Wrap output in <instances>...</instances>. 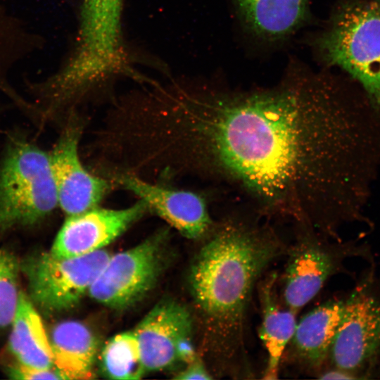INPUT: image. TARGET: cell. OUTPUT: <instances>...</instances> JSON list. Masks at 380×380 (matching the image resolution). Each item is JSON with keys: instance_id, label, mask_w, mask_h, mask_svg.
I'll use <instances>...</instances> for the list:
<instances>
[{"instance_id": "obj_19", "label": "cell", "mask_w": 380, "mask_h": 380, "mask_svg": "<svg viewBox=\"0 0 380 380\" xmlns=\"http://www.w3.org/2000/svg\"><path fill=\"white\" fill-rule=\"evenodd\" d=\"M20 265L16 258L0 249V328L9 325L18 305Z\"/></svg>"}, {"instance_id": "obj_18", "label": "cell", "mask_w": 380, "mask_h": 380, "mask_svg": "<svg viewBox=\"0 0 380 380\" xmlns=\"http://www.w3.org/2000/svg\"><path fill=\"white\" fill-rule=\"evenodd\" d=\"M101 369L112 379H139L145 374L134 331H125L112 337L103 348Z\"/></svg>"}, {"instance_id": "obj_11", "label": "cell", "mask_w": 380, "mask_h": 380, "mask_svg": "<svg viewBox=\"0 0 380 380\" xmlns=\"http://www.w3.org/2000/svg\"><path fill=\"white\" fill-rule=\"evenodd\" d=\"M148 210L141 200L122 209L98 206L68 216L50 253L59 258H71L103 249Z\"/></svg>"}, {"instance_id": "obj_9", "label": "cell", "mask_w": 380, "mask_h": 380, "mask_svg": "<svg viewBox=\"0 0 380 380\" xmlns=\"http://www.w3.org/2000/svg\"><path fill=\"white\" fill-rule=\"evenodd\" d=\"M134 331L145 373L163 371L179 362L187 364L197 357L191 314L177 301L159 302Z\"/></svg>"}, {"instance_id": "obj_3", "label": "cell", "mask_w": 380, "mask_h": 380, "mask_svg": "<svg viewBox=\"0 0 380 380\" xmlns=\"http://www.w3.org/2000/svg\"><path fill=\"white\" fill-rule=\"evenodd\" d=\"M311 44L325 65L360 87L380 118V2L342 0Z\"/></svg>"}, {"instance_id": "obj_12", "label": "cell", "mask_w": 380, "mask_h": 380, "mask_svg": "<svg viewBox=\"0 0 380 380\" xmlns=\"http://www.w3.org/2000/svg\"><path fill=\"white\" fill-rule=\"evenodd\" d=\"M80 133L78 126L66 127L49 154L58 205L67 216L98 206L109 189L107 180L92 175L82 163Z\"/></svg>"}, {"instance_id": "obj_1", "label": "cell", "mask_w": 380, "mask_h": 380, "mask_svg": "<svg viewBox=\"0 0 380 380\" xmlns=\"http://www.w3.org/2000/svg\"><path fill=\"white\" fill-rule=\"evenodd\" d=\"M180 166L235 191L263 218L333 239L367 214L380 118L355 82L293 63L270 87H204L167 115Z\"/></svg>"}, {"instance_id": "obj_17", "label": "cell", "mask_w": 380, "mask_h": 380, "mask_svg": "<svg viewBox=\"0 0 380 380\" xmlns=\"http://www.w3.org/2000/svg\"><path fill=\"white\" fill-rule=\"evenodd\" d=\"M11 324L9 346L19 363L37 368L54 367L50 341L42 319L22 291Z\"/></svg>"}, {"instance_id": "obj_16", "label": "cell", "mask_w": 380, "mask_h": 380, "mask_svg": "<svg viewBox=\"0 0 380 380\" xmlns=\"http://www.w3.org/2000/svg\"><path fill=\"white\" fill-rule=\"evenodd\" d=\"M50 343L53 365L65 379L94 377L98 343L88 327L75 320L61 322L53 327Z\"/></svg>"}, {"instance_id": "obj_10", "label": "cell", "mask_w": 380, "mask_h": 380, "mask_svg": "<svg viewBox=\"0 0 380 380\" xmlns=\"http://www.w3.org/2000/svg\"><path fill=\"white\" fill-rule=\"evenodd\" d=\"M113 177L115 183L142 201L148 210L186 238H202L214 227L206 200L198 193L165 187L129 172L118 173Z\"/></svg>"}, {"instance_id": "obj_15", "label": "cell", "mask_w": 380, "mask_h": 380, "mask_svg": "<svg viewBox=\"0 0 380 380\" xmlns=\"http://www.w3.org/2000/svg\"><path fill=\"white\" fill-rule=\"evenodd\" d=\"M277 279L276 273L270 274L261 281L259 288L262 312L259 336L267 354L262 379L270 380L278 378L281 357L297 324V312L278 300Z\"/></svg>"}, {"instance_id": "obj_7", "label": "cell", "mask_w": 380, "mask_h": 380, "mask_svg": "<svg viewBox=\"0 0 380 380\" xmlns=\"http://www.w3.org/2000/svg\"><path fill=\"white\" fill-rule=\"evenodd\" d=\"M110 255L103 249L71 258L50 252L25 266L33 301L46 311L68 309L77 304L96 279Z\"/></svg>"}, {"instance_id": "obj_14", "label": "cell", "mask_w": 380, "mask_h": 380, "mask_svg": "<svg viewBox=\"0 0 380 380\" xmlns=\"http://www.w3.org/2000/svg\"><path fill=\"white\" fill-rule=\"evenodd\" d=\"M343 308V301L324 303L306 313L297 322L288 346L298 364L310 371H319L329 356Z\"/></svg>"}, {"instance_id": "obj_20", "label": "cell", "mask_w": 380, "mask_h": 380, "mask_svg": "<svg viewBox=\"0 0 380 380\" xmlns=\"http://www.w3.org/2000/svg\"><path fill=\"white\" fill-rule=\"evenodd\" d=\"M15 379H65L63 375L55 367L37 368L18 363L10 372Z\"/></svg>"}, {"instance_id": "obj_6", "label": "cell", "mask_w": 380, "mask_h": 380, "mask_svg": "<svg viewBox=\"0 0 380 380\" xmlns=\"http://www.w3.org/2000/svg\"><path fill=\"white\" fill-rule=\"evenodd\" d=\"M167 256L165 233H158L133 248L110 255L88 293L107 307H129L156 284Z\"/></svg>"}, {"instance_id": "obj_23", "label": "cell", "mask_w": 380, "mask_h": 380, "mask_svg": "<svg viewBox=\"0 0 380 380\" xmlns=\"http://www.w3.org/2000/svg\"><path fill=\"white\" fill-rule=\"evenodd\" d=\"M374 1H379V2H380V0H374Z\"/></svg>"}, {"instance_id": "obj_4", "label": "cell", "mask_w": 380, "mask_h": 380, "mask_svg": "<svg viewBox=\"0 0 380 380\" xmlns=\"http://www.w3.org/2000/svg\"><path fill=\"white\" fill-rule=\"evenodd\" d=\"M58 205L49 154L23 140L0 163V229L34 224Z\"/></svg>"}, {"instance_id": "obj_8", "label": "cell", "mask_w": 380, "mask_h": 380, "mask_svg": "<svg viewBox=\"0 0 380 380\" xmlns=\"http://www.w3.org/2000/svg\"><path fill=\"white\" fill-rule=\"evenodd\" d=\"M380 352V298L363 282L343 301L329 352L331 363L353 374Z\"/></svg>"}, {"instance_id": "obj_22", "label": "cell", "mask_w": 380, "mask_h": 380, "mask_svg": "<svg viewBox=\"0 0 380 380\" xmlns=\"http://www.w3.org/2000/svg\"><path fill=\"white\" fill-rule=\"evenodd\" d=\"M319 378L321 379H358L355 375L346 372L344 370L334 368L325 371L319 374Z\"/></svg>"}, {"instance_id": "obj_2", "label": "cell", "mask_w": 380, "mask_h": 380, "mask_svg": "<svg viewBox=\"0 0 380 380\" xmlns=\"http://www.w3.org/2000/svg\"><path fill=\"white\" fill-rule=\"evenodd\" d=\"M253 211L228 213L214 224L192 263L189 281L205 317L221 374L249 377L246 317L253 287L288 247Z\"/></svg>"}, {"instance_id": "obj_21", "label": "cell", "mask_w": 380, "mask_h": 380, "mask_svg": "<svg viewBox=\"0 0 380 380\" xmlns=\"http://www.w3.org/2000/svg\"><path fill=\"white\" fill-rule=\"evenodd\" d=\"M175 379H212L213 376L207 370L203 361L197 356L191 362L186 364L184 369L179 372L175 377Z\"/></svg>"}, {"instance_id": "obj_5", "label": "cell", "mask_w": 380, "mask_h": 380, "mask_svg": "<svg viewBox=\"0 0 380 380\" xmlns=\"http://www.w3.org/2000/svg\"><path fill=\"white\" fill-rule=\"evenodd\" d=\"M296 226V238L286 252L282 295L284 303L298 312L340 271L344 260L361 249L341 240L331 241V238L312 227Z\"/></svg>"}, {"instance_id": "obj_13", "label": "cell", "mask_w": 380, "mask_h": 380, "mask_svg": "<svg viewBox=\"0 0 380 380\" xmlns=\"http://www.w3.org/2000/svg\"><path fill=\"white\" fill-rule=\"evenodd\" d=\"M312 0H232L243 31L258 42L277 44L293 37L310 19Z\"/></svg>"}]
</instances>
